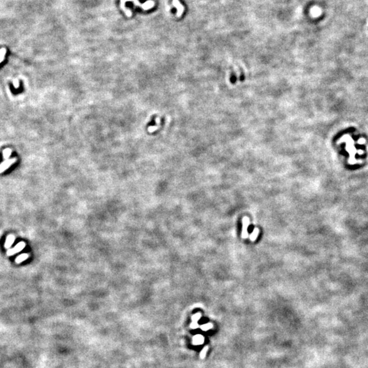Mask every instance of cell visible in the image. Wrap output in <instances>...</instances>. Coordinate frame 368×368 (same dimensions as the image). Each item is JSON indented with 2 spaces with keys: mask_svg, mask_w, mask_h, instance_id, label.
Here are the masks:
<instances>
[{
  "mask_svg": "<svg viewBox=\"0 0 368 368\" xmlns=\"http://www.w3.org/2000/svg\"><path fill=\"white\" fill-rule=\"evenodd\" d=\"M29 256H30V255H29L28 254H27V253L22 254L19 255L17 258H16V260H15V262H16V263H18V264L21 263L22 262H23V261H25V260L28 259V258H29Z\"/></svg>",
  "mask_w": 368,
  "mask_h": 368,
  "instance_id": "cell-7",
  "label": "cell"
},
{
  "mask_svg": "<svg viewBox=\"0 0 368 368\" xmlns=\"http://www.w3.org/2000/svg\"><path fill=\"white\" fill-rule=\"evenodd\" d=\"M131 1H132L133 2H134V5L140 6V7L142 8L143 9L145 10L151 9V8H153V6H155V2L154 1H153V0H149V1H146L144 4H141L140 2L138 1V0H121V4H120L121 8L123 10H124L127 16H131L132 15V13L130 10L127 9L126 6H125V4H126V2Z\"/></svg>",
  "mask_w": 368,
  "mask_h": 368,
  "instance_id": "cell-1",
  "label": "cell"
},
{
  "mask_svg": "<svg viewBox=\"0 0 368 368\" xmlns=\"http://www.w3.org/2000/svg\"><path fill=\"white\" fill-rule=\"evenodd\" d=\"M172 4H173V6H175V7L177 8V17H180V16L182 15L183 12H184V6L180 4V2L179 1V0H173V1H172Z\"/></svg>",
  "mask_w": 368,
  "mask_h": 368,
  "instance_id": "cell-5",
  "label": "cell"
},
{
  "mask_svg": "<svg viewBox=\"0 0 368 368\" xmlns=\"http://www.w3.org/2000/svg\"><path fill=\"white\" fill-rule=\"evenodd\" d=\"M25 247V244L23 242H20L18 243V244H16L14 247H12V248L8 249V250L7 251V255L8 256H10L15 254L19 252V251L23 250Z\"/></svg>",
  "mask_w": 368,
  "mask_h": 368,
  "instance_id": "cell-2",
  "label": "cell"
},
{
  "mask_svg": "<svg viewBox=\"0 0 368 368\" xmlns=\"http://www.w3.org/2000/svg\"><path fill=\"white\" fill-rule=\"evenodd\" d=\"M211 327V325H204L202 327V328H203V330L206 331V330L209 329V328Z\"/></svg>",
  "mask_w": 368,
  "mask_h": 368,
  "instance_id": "cell-14",
  "label": "cell"
},
{
  "mask_svg": "<svg viewBox=\"0 0 368 368\" xmlns=\"http://www.w3.org/2000/svg\"><path fill=\"white\" fill-rule=\"evenodd\" d=\"M207 348H205L204 350H203V352H201V358H204V356H205V352H206V350H207Z\"/></svg>",
  "mask_w": 368,
  "mask_h": 368,
  "instance_id": "cell-13",
  "label": "cell"
},
{
  "mask_svg": "<svg viewBox=\"0 0 368 368\" xmlns=\"http://www.w3.org/2000/svg\"><path fill=\"white\" fill-rule=\"evenodd\" d=\"M12 154V150L11 149H4L3 151V157L4 160H8L9 159V158L10 156V155Z\"/></svg>",
  "mask_w": 368,
  "mask_h": 368,
  "instance_id": "cell-10",
  "label": "cell"
},
{
  "mask_svg": "<svg viewBox=\"0 0 368 368\" xmlns=\"http://www.w3.org/2000/svg\"><path fill=\"white\" fill-rule=\"evenodd\" d=\"M16 162V158H15L12 159L5 160V161H4L3 162L0 164V173H1V172L5 171L6 170H7L10 166L15 163Z\"/></svg>",
  "mask_w": 368,
  "mask_h": 368,
  "instance_id": "cell-3",
  "label": "cell"
},
{
  "mask_svg": "<svg viewBox=\"0 0 368 368\" xmlns=\"http://www.w3.org/2000/svg\"><path fill=\"white\" fill-rule=\"evenodd\" d=\"M259 228H255L253 230L252 233H251L250 235V236H249V239H250V240L251 241V242H254V241L256 239L258 236H259Z\"/></svg>",
  "mask_w": 368,
  "mask_h": 368,
  "instance_id": "cell-8",
  "label": "cell"
},
{
  "mask_svg": "<svg viewBox=\"0 0 368 368\" xmlns=\"http://www.w3.org/2000/svg\"><path fill=\"white\" fill-rule=\"evenodd\" d=\"M13 83H14V86L15 88H18V87H19V83H18V80H16V79L14 80Z\"/></svg>",
  "mask_w": 368,
  "mask_h": 368,
  "instance_id": "cell-12",
  "label": "cell"
},
{
  "mask_svg": "<svg viewBox=\"0 0 368 368\" xmlns=\"http://www.w3.org/2000/svg\"><path fill=\"white\" fill-rule=\"evenodd\" d=\"M249 223V219L247 217H244L243 218V228H242V237L243 239H246L248 237V232H247V228Z\"/></svg>",
  "mask_w": 368,
  "mask_h": 368,
  "instance_id": "cell-4",
  "label": "cell"
},
{
  "mask_svg": "<svg viewBox=\"0 0 368 368\" xmlns=\"http://www.w3.org/2000/svg\"><path fill=\"white\" fill-rule=\"evenodd\" d=\"M15 240V237L13 235H9L6 238L5 244H4V247L6 249H10V247L12 246V245L13 244V243Z\"/></svg>",
  "mask_w": 368,
  "mask_h": 368,
  "instance_id": "cell-6",
  "label": "cell"
},
{
  "mask_svg": "<svg viewBox=\"0 0 368 368\" xmlns=\"http://www.w3.org/2000/svg\"><path fill=\"white\" fill-rule=\"evenodd\" d=\"M193 343L194 344H201L203 343V338L201 335L196 336L193 339Z\"/></svg>",
  "mask_w": 368,
  "mask_h": 368,
  "instance_id": "cell-9",
  "label": "cell"
},
{
  "mask_svg": "<svg viewBox=\"0 0 368 368\" xmlns=\"http://www.w3.org/2000/svg\"><path fill=\"white\" fill-rule=\"evenodd\" d=\"M6 54V49L5 48H2L0 49V64L4 60V57Z\"/></svg>",
  "mask_w": 368,
  "mask_h": 368,
  "instance_id": "cell-11",
  "label": "cell"
}]
</instances>
